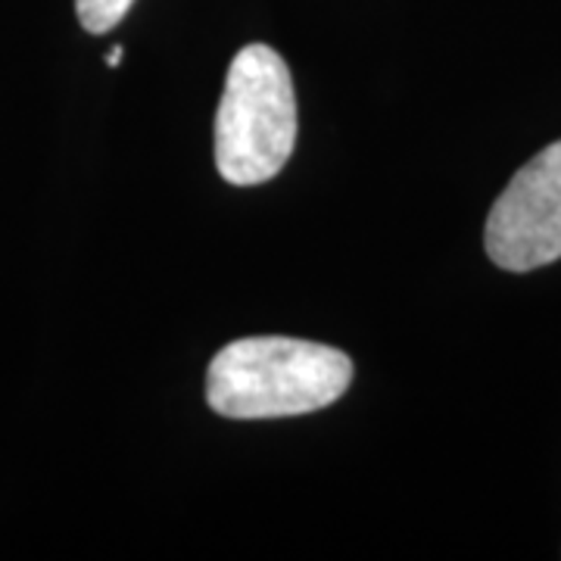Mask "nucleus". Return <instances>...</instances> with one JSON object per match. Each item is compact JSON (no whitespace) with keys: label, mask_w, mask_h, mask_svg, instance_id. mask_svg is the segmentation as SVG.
Wrapping results in <instances>:
<instances>
[{"label":"nucleus","mask_w":561,"mask_h":561,"mask_svg":"<svg viewBox=\"0 0 561 561\" xmlns=\"http://www.w3.org/2000/svg\"><path fill=\"white\" fill-rule=\"evenodd\" d=\"M122 62V47H113L110 54H106V66H119Z\"/></svg>","instance_id":"nucleus-5"},{"label":"nucleus","mask_w":561,"mask_h":561,"mask_svg":"<svg viewBox=\"0 0 561 561\" xmlns=\"http://www.w3.org/2000/svg\"><path fill=\"white\" fill-rule=\"evenodd\" d=\"M135 0H76L79 22L91 35H106L119 25Z\"/></svg>","instance_id":"nucleus-4"},{"label":"nucleus","mask_w":561,"mask_h":561,"mask_svg":"<svg viewBox=\"0 0 561 561\" xmlns=\"http://www.w3.org/2000/svg\"><path fill=\"white\" fill-rule=\"evenodd\" d=\"M483 247L505 272H534L561 260V140L512 175L486 216Z\"/></svg>","instance_id":"nucleus-3"},{"label":"nucleus","mask_w":561,"mask_h":561,"mask_svg":"<svg viewBox=\"0 0 561 561\" xmlns=\"http://www.w3.org/2000/svg\"><path fill=\"white\" fill-rule=\"evenodd\" d=\"M297 144L290 69L268 44H247L231 60L216 113V165L228 184L275 179Z\"/></svg>","instance_id":"nucleus-2"},{"label":"nucleus","mask_w":561,"mask_h":561,"mask_svg":"<svg viewBox=\"0 0 561 561\" xmlns=\"http://www.w3.org/2000/svg\"><path fill=\"white\" fill-rule=\"evenodd\" d=\"M353 383V359L297 337L228 343L206 371V402L225 419H294L337 402Z\"/></svg>","instance_id":"nucleus-1"}]
</instances>
